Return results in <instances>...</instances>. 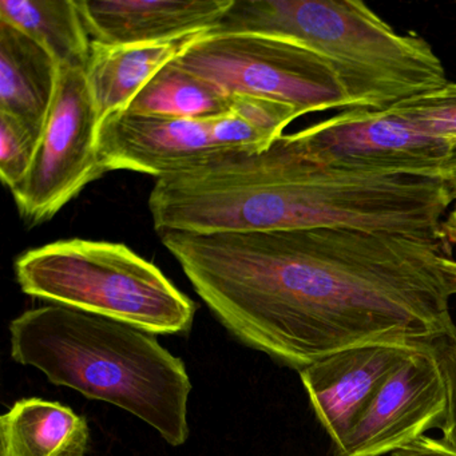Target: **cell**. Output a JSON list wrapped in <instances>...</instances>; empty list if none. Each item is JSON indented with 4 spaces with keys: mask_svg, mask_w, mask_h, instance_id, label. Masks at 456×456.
Wrapping results in <instances>:
<instances>
[{
    "mask_svg": "<svg viewBox=\"0 0 456 456\" xmlns=\"http://www.w3.org/2000/svg\"><path fill=\"white\" fill-rule=\"evenodd\" d=\"M205 34L137 46H105L93 42L85 74L100 124L111 114L124 111L162 68Z\"/></svg>",
    "mask_w": 456,
    "mask_h": 456,
    "instance_id": "cell-14",
    "label": "cell"
},
{
    "mask_svg": "<svg viewBox=\"0 0 456 456\" xmlns=\"http://www.w3.org/2000/svg\"><path fill=\"white\" fill-rule=\"evenodd\" d=\"M0 20L46 47L63 68L86 69L93 41L76 0H0Z\"/></svg>",
    "mask_w": 456,
    "mask_h": 456,
    "instance_id": "cell-16",
    "label": "cell"
},
{
    "mask_svg": "<svg viewBox=\"0 0 456 456\" xmlns=\"http://www.w3.org/2000/svg\"><path fill=\"white\" fill-rule=\"evenodd\" d=\"M445 415L442 367L432 346H423L387 378L336 455H392L442 429Z\"/></svg>",
    "mask_w": 456,
    "mask_h": 456,
    "instance_id": "cell-9",
    "label": "cell"
},
{
    "mask_svg": "<svg viewBox=\"0 0 456 456\" xmlns=\"http://www.w3.org/2000/svg\"><path fill=\"white\" fill-rule=\"evenodd\" d=\"M419 348L423 346L367 344L336 352L298 372L336 452L387 378Z\"/></svg>",
    "mask_w": 456,
    "mask_h": 456,
    "instance_id": "cell-11",
    "label": "cell"
},
{
    "mask_svg": "<svg viewBox=\"0 0 456 456\" xmlns=\"http://www.w3.org/2000/svg\"><path fill=\"white\" fill-rule=\"evenodd\" d=\"M232 97L175 61L162 68L124 111L135 116L207 121L226 113Z\"/></svg>",
    "mask_w": 456,
    "mask_h": 456,
    "instance_id": "cell-17",
    "label": "cell"
},
{
    "mask_svg": "<svg viewBox=\"0 0 456 456\" xmlns=\"http://www.w3.org/2000/svg\"><path fill=\"white\" fill-rule=\"evenodd\" d=\"M234 0H82L92 41L105 46L162 44L217 30Z\"/></svg>",
    "mask_w": 456,
    "mask_h": 456,
    "instance_id": "cell-12",
    "label": "cell"
},
{
    "mask_svg": "<svg viewBox=\"0 0 456 456\" xmlns=\"http://www.w3.org/2000/svg\"><path fill=\"white\" fill-rule=\"evenodd\" d=\"M97 148L106 173L130 170L157 180L226 154L210 137L209 119L135 116L126 111H117L101 122Z\"/></svg>",
    "mask_w": 456,
    "mask_h": 456,
    "instance_id": "cell-10",
    "label": "cell"
},
{
    "mask_svg": "<svg viewBox=\"0 0 456 456\" xmlns=\"http://www.w3.org/2000/svg\"><path fill=\"white\" fill-rule=\"evenodd\" d=\"M12 356L55 386L110 403L153 427L170 445L188 440L191 378L156 333L50 304L10 322Z\"/></svg>",
    "mask_w": 456,
    "mask_h": 456,
    "instance_id": "cell-3",
    "label": "cell"
},
{
    "mask_svg": "<svg viewBox=\"0 0 456 456\" xmlns=\"http://www.w3.org/2000/svg\"><path fill=\"white\" fill-rule=\"evenodd\" d=\"M2 456H86V419L68 405L30 397L0 419Z\"/></svg>",
    "mask_w": 456,
    "mask_h": 456,
    "instance_id": "cell-15",
    "label": "cell"
},
{
    "mask_svg": "<svg viewBox=\"0 0 456 456\" xmlns=\"http://www.w3.org/2000/svg\"><path fill=\"white\" fill-rule=\"evenodd\" d=\"M391 456H456V452L442 439L424 436L413 444L392 453Z\"/></svg>",
    "mask_w": 456,
    "mask_h": 456,
    "instance_id": "cell-21",
    "label": "cell"
},
{
    "mask_svg": "<svg viewBox=\"0 0 456 456\" xmlns=\"http://www.w3.org/2000/svg\"><path fill=\"white\" fill-rule=\"evenodd\" d=\"M447 388V415L442 431L443 442L456 452V335L445 336L432 346Z\"/></svg>",
    "mask_w": 456,
    "mask_h": 456,
    "instance_id": "cell-20",
    "label": "cell"
},
{
    "mask_svg": "<svg viewBox=\"0 0 456 456\" xmlns=\"http://www.w3.org/2000/svg\"><path fill=\"white\" fill-rule=\"evenodd\" d=\"M445 183H447L448 186H450L451 193H452L453 197V201H456V169L451 173L450 177L447 178Z\"/></svg>",
    "mask_w": 456,
    "mask_h": 456,
    "instance_id": "cell-23",
    "label": "cell"
},
{
    "mask_svg": "<svg viewBox=\"0 0 456 456\" xmlns=\"http://www.w3.org/2000/svg\"><path fill=\"white\" fill-rule=\"evenodd\" d=\"M452 202L443 180L320 167L288 134L258 153L224 157L207 189L210 220L223 233L328 228L439 240Z\"/></svg>",
    "mask_w": 456,
    "mask_h": 456,
    "instance_id": "cell-2",
    "label": "cell"
},
{
    "mask_svg": "<svg viewBox=\"0 0 456 456\" xmlns=\"http://www.w3.org/2000/svg\"><path fill=\"white\" fill-rule=\"evenodd\" d=\"M175 61L228 95L277 101L300 117L352 109L343 85L322 58L277 37L210 31Z\"/></svg>",
    "mask_w": 456,
    "mask_h": 456,
    "instance_id": "cell-6",
    "label": "cell"
},
{
    "mask_svg": "<svg viewBox=\"0 0 456 456\" xmlns=\"http://www.w3.org/2000/svg\"><path fill=\"white\" fill-rule=\"evenodd\" d=\"M288 135L304 159L330 169L443 181L456 169V143L415 129L388 109L344 110Z\"/></svg>",
    "mask_w": 456,
    "mask_h": 456,
    "instance_id": "cell-7",
    "label": "cell"
},
{
    "mask_svg": "<svg viewBox=\"0 0 456 456\" xmlns=\"http://www.w3.org/2000/svg\"><path fill=\"white\" fill-rule=\"evenodd\" d=\"M159 234L232 336L298 372L354 346L456 335V258L443 239L328 228Z\"/></svg>",
    "mask_w": 456,
    "mask_h": 456,
    "instance_id": "cell-1",
    "label": "cell"
},
{
    "mask_svg": "<svg viewBox=\"0 0 456 456\" xmlns=\"http://www.w3.org/2000/svg\"><path fill=\"white\" fill-rule=\"evenodd\" d=\"M395 116L432 137L456 143V84L402 101L388 108Z\"/></svg>",
    "mask_w": 456,
    "mask_h": 456,
    "instance_id": "cell-18",
    "label": "cell"
},
{
    "mask_svg": "<svg viewBox=\"0 0 456 456\" xmlns=\"http://www.w3.org/2000/svg\"><path fill=\"white\" fill-rule=\"evenodd\" d=\"M440 234L447 244L456 245V201L455 208L443 220Z\"/></svg>",
    "mask_w": 456,
    "mask_h": 456,
    "instance_id": "cell-22",
    "label": "cell"
},
{
    "mask_svg": "<svg viewBox=\"0 0 456 456\" xmlns=\"http://www.w3.org/2000/svg\"><path fill=\"white\" fill-rule=\"evenodd\" d=\"M100 118L84 69L61 66L57 92L25 180L12 189L23 220H52L105 175L98 154Z\"/></svg>",
    "mask_w": 456,
    "mask_h": 456,
    "instance_id": "cell-8",
    "label": "cell"
},
{
    "mask_svg": "<svg viewBox=\"0 0 456 456\" xmlns=\"http://www.w3.org/2000/svg\"><path fill=\"white\" fill-rule=\"evenodd\" d=\"M41 133L17 117L0 111V177L10 191L30 170Z\"/></svg>",
    "mask_w": 456,
    "mask_h": 456,
    "instance_id": "cell-19",
    "label": "cell"
},
{
    "mask_svg": "<svg viewBox=\"0 0 456 456\" xmlns=\"http://www.w3.org/2000/svg\"><path fill=\"white\" fill-rule=\"evenodd\" d=\"M61 65L28 34L0 20V111L42 132L52 108Z\"/></svg>",
    "mask_w": 456,
    "mask_h": 456,
    "instance_id": "cell-13",
    "label": "cell"
},
{
    "mask_svg": "<svg viewBox=\"0 0 456 456\" xmlns=\"http://www.w3.org/2000/svg\"><path fill=\"white\" fill-rule=\"evenodd\" d=\"M26 295L156 335L191 330L196 304L134 250L118 242L61 240L14 264Z\"/></svg>",
    "mask_w": 456,
    "mask_h": 456,
    "instance_id": "cell-5",
    "label": "cell"
},
{
    "mask_svg": "<svg viewBox=\"0 0 456 456\" xmlns=\"http://www.w3.org/2000/svg\"><path fill=\"white\" fill-rule=\"evenodd\" d=\"M215 33L277 37L322 58L352 109L386 110L447 84L420 37L403 36L357 0H234Z\"/></svg>",
    "mask_w": 456,
    "mask_h": 456,
    "instance_id": "cell-4",
    "label": "cell"
}]
</instances>
